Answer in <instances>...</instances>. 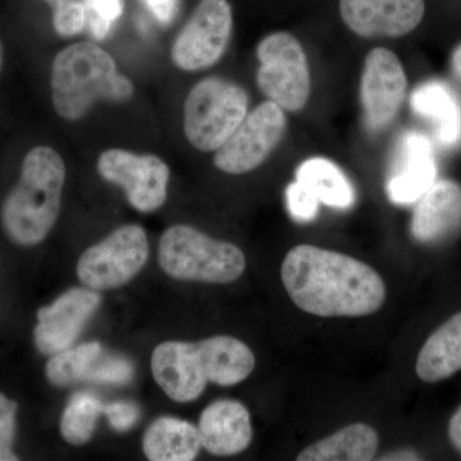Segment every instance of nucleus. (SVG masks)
Instances as JSON below:
<instances>
[{"label":"nucleus","instance_id":"6e6552de","mask_svg":"<svg viewBox=\"0 0 461 461\" xmlns=\"http://www.w3.org/2000/svg\"><path fill=\"white\" fill-rule=\"evenodd\" d=\"M285 109L268 100L247 114L229 140L215 151L214 166L229 175H244L266 162L286 132Z\"/></svg>","mask_w":461,"mask_h":461},{"label":"nucleus","instance_id":"c9c22d12","mask_svg":"<svg viewBox=\"0 0 461 461\" xmlns=\"http://www.w3.org/2000/svg\"><path fill=\"white\" fill-rule=\"evenodd\" d=\"M45 2L50 3V5H57L58 2H60V0H45Z\"/></svg>","mask_w":461,"mask_h":461},{"label":"nucleus","instance_id":"f3484780","mask_svg":"<svg viewBox=\"0 0 461 461\" xmlns=\"http://www.w3.org/2000/svg\"><path fill=\"white\" fill-rule=\"evenodd\" d=\"M437 166L432 142L420 132L402 139L399 168L387 184L388 198L395 204L417 203L435 184Z\"/></svg>","mask_w":461,"mask_h":461},{"label":"nucleus","instance_id":"0eeeda50","mask_svg":"<svg viewBox=\"0 0 461 461\" xmlns=\"http://www.w3.org/2000/svg\"><path fill=\"white\" fill-rule=\"evenodd\" d=\"M148 258L147 232L139 224H126L84 251L77 263V277L91 290H112L129 284L144 268Z\"/></svg>","mask_w":461,"mask_h":461},{"label":"nucleus","instance_id":"ddd939ff","mask_svg":"<svg viewBox=\"0 0 461 461\" xmlns=\"http://www.w3.org/2000/svg\"><path fill=\"white\" fill-rule=\"evenodd\" d=\"M102 303L95 290L74 287L62 294L53 304L39 309L33 330L36 348L44 355H56L72 348L84 327Z\"/></svg>","mask_w":461,"mask_h":461},{"label":"nucleus","instance_id":"f257e3e1","mask_svg":"<svg viewBox=\"0 0 461 461\" xmlns=\"http://www.w3.org/2000/svg\"><path fill=\"white\" fill-rule=\"evenodd\" d=\"M281 277L294 304L318 317H366L386 300L384 282L372 267L313 245L291 249Z\"/></svg>","mask_w":461,"mask_h":461},{"label":"nucleus","instance_id":"2eb2a0df","mask_svg":"<svg viewBox=\"0 0 461 461\" xmlns=\"http://www.w3.org/2000/svg\"><path fill=\"white\" fill-rule=\"evenodd\" d=\"M151 372L166 395L176 402H191L204 393L206 363L199 342L166 341L151 354Z\"/></svg>","mask_w":461,"mask_h":461},{"label":"nucleus","instance_id":"b1692460","mask_svg":"<svg viewBox=\"0 0 461 461\" xmlns=\"http://www.w3.org/2000/svg\"><path fill=\"white\" fill-rule=\"evenodd\" d=\"M296 180L306 185L323 204L348 209L354 204L355 193L350 181L335 163L326 158L306 159L296 171Z\"/></svg>","mask_w":461,"mask_h":461},{"label":"nucleus","instance_id":"4468645a","mask_svg":"<svg viewBox=\"0 0 461 461\" xmlns=\"http://www.w3.org/2000/svg\"><path fill=\"white\" fill-rule=\"evenodd\" d=\"M345 25L362 38H402L426 14L424 0H339Z\"/></svg>","mask_w":461,"mask_h":461},{"label":"nucleus","instance_id":"473e14b6","mask_svg":"<svg viewBox=\"0 0 461 461\" xmlns=\"http://www.w3.org/2000/svg\"><path fill=\"white\" fill-rule=\"evenodd\" d=\"M451 69L456 77L461 78V42L455 48L453 56H451Z\"/></svg>","mask_w":461,"mask_h":461},{"label":"nucleus","instance_id":"a211bd4d","mask_svg":"<svg viewBox=\"0 0 461 461\" xmlns=\"http://www.w3.org/2000/svg\"><path fill=\"white\" fill-rule=\"evenodd\" d=\"M461 229V186L455 181L435 182L420 200L411 220L418 241L436 242Z\"/></svg>","mask_w":461,"mask_h":461},{"label":"nucleus","instance_id":"cd10ccee","mask_svg":"<svg viewBox=\"0 0 461 461\" xmlns=\"http://www.w3.org/2000/svg\"><path fill=\"white\" fill-rule=\"evenodd\" d=\"M287 209L297 222H312L320 212V199L303 182L295 181L286 189Z\"/></svg>","mask_w":461,"mask_h":461},{"label":"nucleus","instance_id":"9d476101","mask_svg":"<svg viewBox=\"0 0 461 461\" xmlns=\"http://www.w3.org/2000/svg\"><path fill=\"white\" fill-rule=\"evenodd\" d=\"M96 167L103 180L122 187L130 205L140 213L165 204L171 171L159 157L112 148L100 154Z\"/></svg>","mask_w":461,"mask_h":461},{"label":"nucleus","instance_id":"9b49d317","mask_svg":"<svg viewBox=\"0 0 461 461\" xmlns=\"http://www.w3.org/2000/svg\"><path fill=\"white\" fill-rule=\"evenodd\" d=\"M406 89L405 69L393 50L375 48L366 54L360 78V102L372 129H384L395 120Z\"/></svg>","mask_w":461,"mask_h":461},{"label":"nucleus","instance_id":"7ed1b4c3","mask_svg":"<svg viewBox=\"0 0 461 461\" xmlns=\"http://www.w3.org/2000/svg\"><path fill=\"white\" fill-rule=\"evenodd\" d=\"M50 85L54 109L69 122L83 120L96 103H123L133 95L131 81L118 72L113 57L86 41L57 54Z\"/></svg>","mask_w":461,"mask_h":461},{"label":"nucleus","instance_id":"393cba45","mask_svg":"<svg viewBox=\"0 0 461 461\" xmlns=\"http://www.w3.org/2000/svg\"><path fill=\"white\" fill-rule=\"evenodd\" d=\"M104 403L95 393H77L69 399L62 418L60 433L69 445L81 446L93 438Z\"/></svg>","mask_w":461,"mask_h":461},{"label":"nucleus","instance_id":"423d86ee","mask_svg":"<svg viewBox=\"0 0 461 461\" xmlns=\"http://www.w3.org/2000/svg\"><path fill=\"white\" fill-rule=\"evenodd\" d=\"M257 85L285 111L299 112L311 96V69L302 42L290 32H273L257 48Z\"/></svg>","mask_w":461,"mask_h":461},{"label":"nucleus","instance_id":"aec40b11","mask_svg":"<svg viewBox=\"0 0 461 461\" xmlns=\"http://www.w3.org/2000/svg\"><path fill=\"white\" fill-rule=\"evenodd\" d=\"M200 448L198 427L175 417L158 418L142 438V450L151 461H191Z\"/></svg>","mask_w":461,"mask_h":461},{"label":"nucleus","instance_id":"6ab92c4d","mask_svg":"<svg viewBox=\"0 0 461 461\" xmlns=\"http://www.w3.org/2000/svg\"><path fill=\"white\" fill-rule=\"evenodd\" d=\"M415 113L435 126L437 140L445 148L461 145V102L455 91L441 81H429L412 91Z\"/></svg>","mask_w":461,"mask_h":461},{"label":"nucleus","instance_id":"1a4fd4ad","mask_svg":"<svg viewBox=\"0 0 461 461\" xmlns=\"http://www.w3.org/2000/svg\"><path fill=\"white\" fill-rule=\"evenodd\" d=\"M233 16L229 0H200L171 50L172 62L186 72L215 65L229 47Z\"/></svg>","mask_w":461,"mask_h":461},{"label":"nucleus","instance_id":"f8f14e48","mask_svg":"<svg viewBox=\"0 0 461 461\" xmlns=\"http://www.w3.org/2000/svg\"><path fill=\"white\" fill-rule=\"evenodd\" d=\"M45 375L56 387H68L78 382L123 386L132 381L133 366L126 357L109 354L100 342L94 341L51 355Z\"/></svg>","mask_w":461,"mask_h":461},{"label":"nucleus","instance_id":"c756f323","mask_svg":"<svg viewBox=\"0 0 461 461\" xmlns=\"http://www.w3.org/2000/svg\"><path fill=\"white\" fill-rule=\"evenodd\" d=\"M105 417L112 429L117 432H127L138 424L141 418V409L132 402H114L104 406Z\"/></svg>","mask_w":461,"mask_h":461},{"label":"nucleus","instance_id":"2f4dec72","mask_svg":"<svg viewBox=\"0 0 461 461\" xmlns=\"http://www.w3.org/2000/svg\"><path fill=\"white\" fill-rule=\"evenodd\" d=\"M448 435H450L451 442H453L455 447L461 453V406L451 418Z\"/></svg>","mask_w":461,"mask_h":461},{"label":"nucleus","instance_id":"c85d7f7f","mask_svg":"<svg viewBox=\"0 0 461 461\" xmlns=\"http://www.w3.org/2000/svg\"><path fill=\"white\" fill-rule=\"evenodd\" d=\"M18 403L0 393V461H17L14 453Z\"/></svg>","mask_w":461,"mask_h":461},{"label":"nucleus","instance_id":"bb28decb","mask_svg":"<svg viewBox=\"0 0 461 461\" xmlns=\"http://www.w3.org/2000/svg\"><path fill=\"white\" fill-rule=\"evenodd\" d=\"M53 8V27L60 38L78 35L86 27V8L81 0H60Z\"/></svg>","mask_w":461,"mask_h":461},{"label":"nucleus","instance_id":"5701e85b","mask_svg":"<svg viewBox=\"0 0 461 461\" xmlns=\"http://www.w3.org/2000/svg\"><path fill=\"white\" fill-rule=\"evenodd\" d=\"M378 446L377 430L366 423H354L308 446L297 460L369 461L375 459Z\"/></svg>","mask_w":461,"mask_h":461},{"label":"nucleus","instance_id":"412c9836","mask_svg":"<svg viewBox=\"0 0 461 461\" xmlns=\"http://www.w3.org/2000/svg\"><path fill=\"white\" fill-rule=\"evenodd\" d=\"M415 369L427 384L444 381L461 371V312L429 336L418 355Z\"/></svg>","mask_w":461,"mask_h":461},{"label":"nucleus","instance_id":"f704fd0d","mask_svg":"<svg viewBox=\"0 0 461 461\" xmlns=\"http://www.w3.org/2000/svg\"><path fill=\"white\" fill-rule=\"evenodd\" d=\"M3 62H5V50H3L2 42H0V72H2Z\"/></svg>","mask_w":461,"mask_h":461},{"label":"nucleus","instance_id":"20e7f679","mask_svg":"<svg viewBox=\"0 0 461 461\" xmlns=\"http://www.w3.org/2000/svg\"><path fill=\"white\" fill-rule=\"evenodd\" d=\"M158 262L169 277L226 285L241 277L247 258L230 242L209 238L187 224L169 227L160 238Z\"/></svg>","mask_w":461,"mask_h":461},{"label":"nucleus","instance_id":"39448f33","mask_svg":"<svg viewBox=\"0 0 461 461\" xmlns=\"http://www.w3.org/2000/svg\"><path fill=\"white\" fill-rule=\"evenodd\" d=\"M249 96L240 85L209 77L194 85L184 105V131L191 147L217 151L247 117Z\"/></svg>","mask_w":461,"mask_h":461},{"label":"nucleus","instance_id":"7c9ffc66","mask_svg":"<svg viewBox=\"0 0 461 461\" xmlns=\"http://www.w3.org/2000/svg\"><path fill=\"white\" fill-rule=\"evenodd\" d=\"M158 23L169 25L180 9V0H142Z\"/></svg>","mask_w":461,"mask_h":461},{"label":"nucleus","instance_id":"4be33fe9","mask_svg":"<svg viewBox=\"0 0 461 461\" xmlns=\"http://www.w3.org/2000/svg\"><path fill=\"white\" fill-rule=\"evenodd\" d=\"M205 357L208 381L218 386H235L256 368V357L245 342L230 336H213L199 341Z\"/></svg>","mask_w":461,"mask_h":461},{"label":"nucleus","instance_id":"a878e982","mask_svg":"<svg viewBox=\"0 0 461 461\" xmlns=\"http://www.w3.org/2000/svg\"><path fill=\"white\" fill-rule=\"evenodd\" d=\"M86 27L96 41H104L123 14L124 0H84Z\"/></svg>","mask_w":461,"mask_h":461},{"label":"nucleus","instance_id":"dca6fc26","mask_svg":"<svg viewBox=\"0 0 461 461\" xmlns=\"http://www.w3.org/2000/svg\"><path fill=\"white\" fill-rule=\"evenodd\" d=\"M198 430L202 447L215 456L242 453L253 439L250 414L235 400H218L206 406Z\"/></svg>","mask_w":461,"mask_h":461},{"label":"nucleus","instance_id":"f03ea898","mask_svg":"<svg viewBox=\"0 0 461 461\" xmlns=\"http://www.w3.org/2000/svg\"><path fill=\"white\" fill-rule=\"evenodd\" d=\"M66 165L50 147L26 154L21 177L5 199L0 220L5 235L21 247L41 244L56 224L62 206Z\"/></svg>","mask_w":461,"mask_h":461},{"label":"nucleus","instance_id":"72a5a7b5","mask_svg":"<svg viewBox=\"0 0 461 461\" xmlns=\"http://www.w3.org/2000/svg\"><path fill=\"white\" fill-rule=\"evenodd\" d=\"M387 457H384V460H418L417 454L411 453V451H397V453L388 454Z\"/></svg>","mask_w":461,"mask_h":461}]
</instances>
